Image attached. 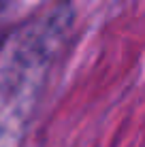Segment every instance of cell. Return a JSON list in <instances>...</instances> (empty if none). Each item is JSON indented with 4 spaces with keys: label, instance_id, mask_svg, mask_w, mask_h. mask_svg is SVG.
Wrapping results in <instances>:
<instances>
[]
</instances>
